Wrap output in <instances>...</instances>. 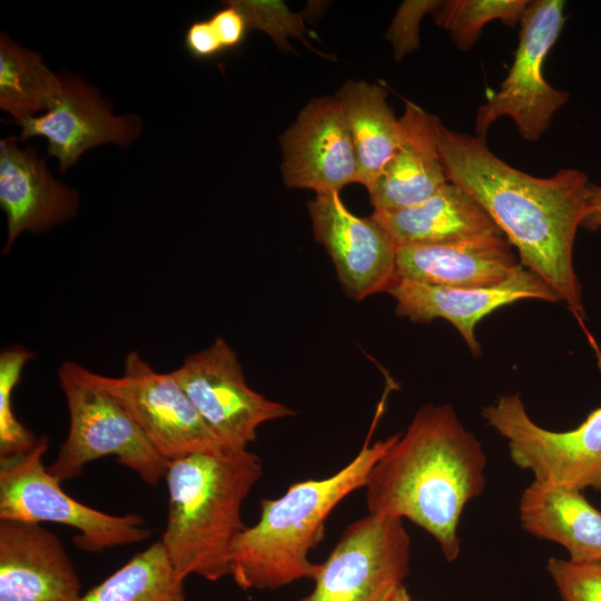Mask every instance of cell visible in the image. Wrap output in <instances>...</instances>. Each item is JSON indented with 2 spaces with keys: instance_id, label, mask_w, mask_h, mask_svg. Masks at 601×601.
I'll return each instance as SVG.
<instances>
[{
  "instance_id": "7",
  "label": "cell",
  "mask_w": 601,
  "mask_h": 601,
  "mask_svg": "<svg viewBox=\"0 0 601 601\" xmlns=\"http://www.w3.org/2000/svg\"><path fill=\"white\" fill-rule=\"evenodd\" d=\"M61 365L79 381L115 398L167 461L224 450L173 373L155 371L138 352L126 356L120 377L93 373L72 361Z\"/></svg>"
},
{
  "instance_id": "3",
  "label": "cell",
  "mask_w": 601,
  "mask_h": 601,
  "mask_svg": "<svg viewBox=\"0 0 601 601\" xmlns=\"http://www.w3.org/2000/svg\"><path fill=\"white\" fill-rule=\"evenodd\" d=\"M263 474L248 450L194 452L168 461V516L160 542L185 580L231 575L236 542L246 528L242 505Z\"/></svg>"
},
{
  "instance_id": "13",
  "label": "cell",
  "mask_w": 601,
  "mask_h": 601,
  "mask_svg": "<svg viewBox=\"0 0 601 601\" xmlns=\"http://www.w3.org/2000/svg\"><path fill=\"white\" fill-rule=\"evenodd\" d=\"M280 142L282 173L288 187L325 194L357 183L355 147L336 96L306 105Z\"/></svg>"
},
{
  "instance_id": "32",
  "label": "cell",
  "mask_w": 601,
  "mask_h": 601,
  "mask_svg": "<svg viewBox=\"0 0 601 601\" xmlns=\"http://www.w3.org/2000/svg\"><path fill=\"white\" fill-rule=\"evenodd\" d=\"M581 226L590 230L601 228V186L599 185L589 184L587 210Z\"/></svg>"
},
{
  "instance_id": "2",
  "label": "cell",
  "mask_w": 601,
  "mask_h": 601,
  "mask_svg": "<svg viewBox=\"0 0 601 601\" xmlns=\"http://www.w3.org/2000/svg\"><path fill=\"white\" fill-rule=\"evenodd\" d=\"M485 463L481 442L452 406L424 405L372 467L365 485L368 512L410 520L452 562L461 550L463 510L484 490Z\"/></svg>"
},
{
  "instance_id": "6",
  "label": "cell",
  "mask_w": 601,
  "mask_h": 601,
  "mask_svg": "<svg viewBox=\"0 0 601 601\" xmlns=\"http://www.w3.org/2000/svg\"><path fill=\"white\" fill-rule=\"evenodd\" d=\"M58 378L70 423L68 435L48 467L57 480L75 479L90 462L111 455L149 485L165 477L168 461L115 398L79 381L62 365Z\"/></svg>"
},
{
  "instance_id": "29",
  "label": "cell",
  "mask_w": 601,
  "mask_h": 601,
  "mask_svg": "<svg viewBox=\"0 0 601 601\" xmlns=\"http://www.w3.org/2000/svg\"><path fill=\"white\" fill-rule=\"evenodd\" d=\"M443 1H405L396 12L387 37L393 43L395 58L418 47V24L425 13L436 11Z\"/></svg>"
},
{
  "instance_id": "19",
  "label": "cell",
  "mask_w": 601,
  "mask_h": 601,
  "mask_svg": "<svg viewBox=\"0 0 601 601\" xmlns=\"http://www.w3.org/2000/svg\"><path fill=\"white\" fill-rule=\"evenodd\" d=\"M439 120L414 102H405L398 118V147L367 188L374 211L420 204L450 181L439 150Z\"/></svg>"
},
{
  "instance_id": "12",
  "label": "cell",
  "mask_w": 601,
  "mask_h": 601,
  "mask_svg": "<svg viewBox=\"0 0 601 601\" xmlns=\"http://www.w3.org/2000/svg\"><path fill=\"white\" fill-rule=\"evenodd\" d=\"M315 239L328 252L345 294L354 300L386 292L395 280L397 246L373 217L352 214L338 193L308 201Z\"/></svg>"
},
{
  "instance_id": "27",
  "label": "cell",
  "mask_w": 601,
  "mask_h": 601,
  "mask_svg": "<svg viewBox=\"0 0 601 601\" xmlns=\"http://www.w3.org/2000/svg\"><path fill=\"white\" fill-rule=\"evenodd\" d=\"M546 570L564 601H601V561L550 558Z\"/></svg>"
},
{
  "instance_id": "22",
  "label": "cell",
  "mask_w": 601,
  "mask_h": 601,
  "mask_svg": "<svg viewBox=\"0 0 601 601\" xmlns=\"http://www.w3.org/2000/svg\"><path fill=\"white\" fill-rule=\"evenodd\" d=\"M352 135L357 183L368 188L400 144V121L386 101V90L365 81H347L336 95Z\"/></svg>"
},
{
  "instance_id": "23",
  "label": "cell",
  "mask_w": 601,
  "mask_h": 601,
  "mask_svg": "<svg viewBox=\"0 0 601 601\" xmlns=\"http://www.w3.org/2000/svg\"><path fill=\"white\" fill-rule=\"evenodd\" d=\"M62 90V76L52 73L38 52L0 37V108L16 121L49 110Z\"/></svg>"
},
{
  "instance_id": "9",
  "label": "cell",
  "mask_w": 601,
  "mask_h": 601,
  "mask_svg": "<svg viewBox=\"0 0 601 601\" xmlns=\"http://www.w3.org/2000/svg\"><path fill=\"white\" fill-rule=\"evenodd\" d=\"M482 417L508 440L513 463L531 471L535 481L601 491V406L564 432L533 422L519 394L501 395Z\"/></svg>"
},
{
  "instance_id": "10",
  "label": "cell",
  "mask_w": 601,
  "mask_h": 601,
  "mask_svg": "<svg viewBox=\"0 0 601 601\" xmlns=\"http://www.w3.org/2000/svg\"><path fill=\"white\" fill-rule=\"evenodd\" d=\"M411 540L400 518L370 513L348 524L297 601H382L408 574Z\"/></svg>"
},
{
  "instance_id": "25",
  "label": "cell",
  "mask_w": 601,
  "mask_h": 601,
  "mask_svg": "<svg viewBox=\"0 0 601 601\" xmlns=\"http://www.w3.org/2000/svg\"><path fill=\"white\" fill-rule=\"evenodd\" d=\"M526 0H450L434 11L435 22L449 31L451 40L461 51L470 50L485 24L500 20L514 27L528 6Z\"/></svg>"
},
{
  "instance_id": "31",
  "label": "cell",
  "mask_w": 601,
  "mask_h": 601,
  "mask_svg": "<svg viewBox=\"0 0 601 601\" xmlns=\"http://www.w3.org/2000/svg\"><path fill=\"white\" fill-rule=\"evenodd\" d=\"M184 43L188 53L198 60L211 59L225 51L208 19L193 22L186 30Z\"/></svg>"
},
{
  "instance_id": "18",
  "label": "cell",
  "mask_w": 601,
  "mask_h": 601,
  "mask_svg": "<svg viewBox=\"0 0 601 601\" xmlns=\"http://www.w3.org/2000/svg\"><path fill=\"white\" fill-rule=\"evenodd\" d=\"M521 263L504 235L397 246L395 279L442 287H484L509 279Z\"/></svg>"
},
{
  "instance_id": "26",
  "label": "cell",
  "mask_w": 601,
  "mask_h": 601,
  "mask_svg": "<svg viewBox=\"0 0 601 601\" xmlns=\"http://www.w3.org/2000/svg\"><path fill=\"white\" fill-rule=\"evenodd\" d=\"M35 354L13 345L0 354V459L28 452L36 444L35 434L14 415L12 398L24 365Z\"/></svg>"
},
{
  "instance_id": "4",
  "label": "cell",
  "mask_w": 601,
  "mask_h": 601,
  "mask_svg": "<svg viewBox=\"0 0 601 601\" xmlns=\"http://www.w3.org/2000/svg\"><path fill=\"white\" fill-rule=\"evenodd\" d=\"M398 434L370 443L335 474L292 484L277 499L260 501L258 521L239 535L231 577L244 589H277L303 579L314 580L321 563L309 559L321 542L332 511L352 492L365 487L368 474Z\"/></svg>"
},
{
  "instance_id": "28",
  "label": "cell",
  "mask_w": 601,
  "mask_h": 601,
  "mask_svg": "<svg viewBox=\"0 0 601 601\" xmlns=\"http://www.w3.org/2000/svg\"><path fill=\"white\" fill-rule=\"evenodd\" d=\"M245 13L249 28L260 29L283 48H289L287 36L306 33L299 16L279 1H234Z\"/></svg>"
},
{
  "instance_id": "15",
  "label": "cell",
  "mask_w": 601,
  "mask_h": 601,
  "mask_svg": "<svg viewBox=\"0 0 601 601\" xmlns=\"http://www.w3.org/2000/svg\"><path fill=\"white\" fill-rule=\"evenodd\" d=\"M16 124L21 127V140L47 139L48 156L58 159L61 173L86 150L106 142L126 147L140 132L137 117L114 116L95 88L70 77H62L61 93L45 115Z\"/></svg>"
},
{
  "instance_id": "1",
  "label": "cell",
  "mask_w": 601,
  "mask_h": 601,
  "mask_svg": "<svg viewBox=\"0 0 601 601\" xmlns=\"http://www.w3.org/2000/svg\"><path fill=\"white\" fill-rule=\"evenodd\" d=\"M437 144L449 180L485 209L516 248L520 263L581 321L584 309L573 245L587 210V175L562 169L549 178L531 176L494 155L485 138L453 131L441 120Z\"/></svg>"
},
{
  "instance_id": "11",
  "label": "cell",
  "mask_w": 601,
  "mask_h": 601,
  "mask_svg": "<svg viewBox=\"0 0 601 601\" xmlns=\"http://www.w3.org/2000/svg\"><path fill=\"white\" fill-rule=\"evenodd\" d=\"M171 373L224 450H247L263 423L295 415L247 385L237 354L221 337Z\"/></svg>"
},
{
  "instance_id": "33",
  "label": "cell",
  "mask_w": 601,
  "mask_h": 601,
  "mask_svg": "<svg viewBox=\"0 0 601 601\" xmlns=\"http://www.w3.org/2000/svg\"><path fill=\"white\" fill-rule=\"evenodd\" d=\"M382 601H412L404 583L395 587Z\"/></svg>"
},
{
  "instance_id": "17",
  "label": "cell",
  "mask_w": 601,
  "mask_h": 601,
  "mask_svg": "<svg viewBox=\"0 0 601 601\" xmlns=\"http://www.w3.org/2000/svg\"><path fill=\"white\" fill-rule=\"evenodd\" d=\"M78 193L57 181L46 160L16 137L0 141V206L7 217V254L22 231L47 230L76 215Z\"/></svg>"
},
{
  "instance_id": "14",
  "label": "cell",
  "mask_w": 601,
  "mask_h": 601,
  "mask_svg": "<svg viewBox=\"0 0 601 601\" xmlns=\"http://www.w3.org/2000/svg\"><path fill=\"white\" fill-rule=\"evenodd\" d=\"M386 292L396 300L397 316L417 323L446 319L459 331L475 356L482 353L475 337V326L486 315L523 299L561 300L539 275L522 264L509 279L492 286L442 287L395 279Z\"/></svg>"
},
{
  "instance_id": "5",
  "label": "cell",
  "mask_w": 601,
  "mask_h": 601,
  "mask_svg": "<svg viewBox=\"0 0 601 601\" xmlns=\"http://www.w3.org/2000/svg\"><path fill=\"white\" fill-rule=\"evenodd\" d=\"M48 445L49 437L43 435L28 452L0 459L1 521L70 526L77 531L73 544L90 553L150 538L141 515L105 513L67 494L43 464Z\"/></svg>"
},
{
  "instance_id": "30",
  "label": "cell",
  "mask_w": 601,
  "mask_h": 601,
  "mask_svg": "<svg viewBox=\"0 0 601 601\" xmlns=\"http://www.w3.org/2000/svg\"><path fill=\"white\" fill-rule=\"evenodd\" d=\"M208 20L225 50L239 47L250 29L245 13L234 1L217 10Z\"/></svg>"
},
{
  "instance_id": "21",
  "label": "cell",
  "mask_w": 601,
  "mask_h": 601,
  "mask_svg": "<svg viewBox=\"0 0 601 601\" xmlns=\"http://www.w3.org/2000/svg\"><path fill=\"white\" fill-rule=\"evenodd\" d=\"M530 534L561 544L573 561H601V512L582 491L533 480L520 499Z\"/></svg>"
},
{
  "instance_id": "24",
  "label": "cell",
  "mask_w": 601,
  "mask_h": 601,
  "mask_svg": "<svg viewBox=\"0 0 601 601\" xmlns=\"http://www.w3.org/2000/svg\"><path fill=\"white\" fill-rule=\"evenodd\" d=\"M79 601H188L184 580L159 541L134 555Z\"/></svg>"
},
{
  "instance_id": "16",
  "label": "cell",
  "mask_w": 601,
  "mask_h": 601,
  "mask_svg": "<svg viewBox=\"0 0 601 601\" xmlns=\"http://www.w3.org/2000/svg\"><path fill=\"white\" fill-rule=\"evenodd\" d=\"M81 595L56 534L39 523L0 522V601H79Z\"/></svg>"
},
{
  "instance_id": "8",
  "label": "cell",
  "mask_w": 601,
  "mask_h": 601,
  "mask_svg": "<svg viewBox=\"0 0 601 601\" xmlns=\"http://www.w3.org/2000/svg\"><path fill=\"white\" fill-rule=\"evenodd\" d=\"M564 6L562 0L529 1L509 72L500 90L477 110L476 136L485 138L489 127L506 116L523 139L539 140L565 105L570 93L552 87L543 75L546 56L565 22Z\"/></svg>"
},
{
  "instance_id": "20",
  "label": "cell",
  "mask_w": 601,
  "mask_h": 601,
  "mask_svg": "<svg viewBox=\"0 0 601 601\" xmlns=\"http://www.w3.org/2000/svg\"><path fill=\"white\" fill-rule=\"evenodd\" d=\"M396 246L466 240L503 235L485 209L461 186L449 181L426 200L372 215Z\"/></svg>"
}]
</instances>
